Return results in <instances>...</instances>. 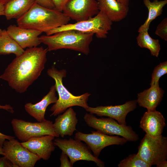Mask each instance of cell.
I'll return each mask as SVG.
<instances>
[{
	"label": "cell",
	"instance_id": "cell-1",
	"mask_svg": "<svg viewBox=\"0 0 167 167\" xmlns=\"http://www.w3.org/2000/svg\"><path fill=\"white\" fill-rule=\"evenodd\" d=\"M47 48H28L8 66L0 79L16 92L22 93L36 80L45 68Z\"/></svg>",
	"mask_w": 167,
	"mask_h": 167
},
{
	"label": "cell",
	"instance_id": "cell-2",
	"mask_svg": "<svg viewBox=\"0 0 167 167\" xmlns=\"http://www.w3.org/2000/svg\"><path fill=\"white\" fill-rule=\"evenodd\" d=\"M71 19L62 12L43 6L36 2L16 22L20 27L46 33L68 24Z\"/></svg>",
	"mask_w": 167,
	"mask_h": 167
},
{
	"label": "cell",
	"instance_id": "cell-3",
	"mask_svg": "<svg viewBox=\"0 0 167 167\" xmlns=\"http://www.w3.org/2000/svg\"><path fill=\"white\" fill-rule=\"evenodd\" d=\"M94 34L74 30H67L50 35L39 36L41 42L47 46L48 51L68 49L80 52L85 55L90 52V45Z\"/></svg>",
	"mask_w": 167,
	"mask_h": 167
},
{
	"label": "cell",
	"instance_id": "cell-4",
	"mask_svg": "<svg viewBox=\"0 0 167 167\" xmlns=\"http://www.w3.org/2000/svg\"><path fill=\"white\" fill-rule=\"evenodd\" d=\"M47 73L54 80L55 89L59 97L49 109L52 112L50 117H55L62 114L72 106H79L85 109L88 106L87 102L91 94L86 92L81 95L75 96L64 85L63 78L66 76V71L65 69L58 70L53 66L47 70Z\"/></svg>",
	"mask_w": 167,
	"mask_h": 167
},
{
	"label": "cell",
	"instance_id": "cell-5",
	"mask_svg": "<svg viewBox=\"0 0 167 167\" xmlns=\"http://www.w3.org/2000/svg\"><path fill=\"white\" fill-rule=\"evenodd\" d=\"M112 23L106 15L99 11L96 15L88 19L62 25L46 33L47 35H50L64 31L74 30L82 32L93 33L98 38L105 39L112 29Z\"/></svg>",
	"mask_w": 167,
	"mask_h": 167
},
{
	"label": "cell",
	"instance_id": "cell-6",
	"mask_svg": "<svg viewBox=\"0 0 167 167\" xmlns=\"http://www.w3.org/2000/svg\"><path fill=\"white\" fill-rule=\"evenodd\" d=\"M137 154L152 166L167 159V138L162 135L152 137L145 134L138 147Z\"/></svg>",
	"mask_w": 167,
	"mask_h": 167
},
{
	"label": "cell",
	"instance_id": "cell-7",
	"mask_svg": "<svg viewBox=\"0 0 167 167\" xmlns=\"http://www.w3.org/2000/svg\"><path fill=\"white\" fill-rule=\"evenodd\" d=\"M84 119L88 126L104 134L121 136L129 141L136 142L139 139L131 126L120 124L111 118H97L93 114L87 113Z\"/></svg>",
	"mask_w": 167,
	"mask_h": 167
},
{
	"label": "cell",
	"instance_id": "cell-8",
	"mask_svg": "<svg viewBox=\"0 0 167 167\" xmlns=\"http://www.w3.org/2000/svg\"><path fill=\"white\" fill-rule=\"evenodd\" d=\"M54 143L67 155L72 165L77 161L84 160L94 162L99 167H105L104 162L95 157L88 145L80 140L57 138L54 139Z\"/></svg>",
	"mask_w": 167,
	"mask_h": 167
},
{
	"label": "cell",
	"instance_id": "cell-9",
	"mask_svg": "<svg viewBox=\"0 0 167 167\" xmlns=\"http://www.w3.org/2000/svg\"><path fill=\"white\" fill-rule=\"evenodd\" d=\"M53 124L52 121L46 119L42 122H32L14 118L11 121L15 136L22 142L32 137L47 135L59 137L55 131Z\"/></svg>",
	"mask_w": 167,
	"mask_h": 167
},
{
	"label": "cell",
	"instance_id": "cell-10",
	"mask_svg": "<svg viewBox=\"0 0 167 167\" xmlns=\"http://www.w3.org/2000/svg\"><path fill=\"white\" fill-rule=\"evenodd\" d=\"M4 155L14 167H33L41 159L36 155L23 146L15 139L6 140L2 147Z\"/></svg>",
	"mask_w": 167,
	"mask_h": 167
},
{
	"label": "cell",
	"instance_id": "cell-11",
	"mask_svg": "<svg viewBox=\"0 0 167 167\" xmlns=\"http://www.w3.org/2000/svg\"><path fill=\"white\" fill-rule=\"evenodd\" d=\"M75 139L84 142L92 151L93 155L98 158L105 147L113 145H122L128 141L123 137L109 135L97 131H92L89 134L77 131L75 134Z\"/></svg>",
	"mask_w": 167,
	"mask_h": 167
},
{
	"label": "cell",
	"instance_id": "cell-12",
	"mask_svg": "<svg viewBox=\"0 0 167 167\" xmlns=\"http://www.w3.org/2000/svg\"><path fill=\"white\" fill-rule=\"evenodd\" d=\"M99 12L96 0H70L62 11L71 19L76 22L93 17Z\"/></svg>",
	"mask_w": 167,
	"mask_h": 167
},
{
	"label": "cell",
	"instance_id": "cell-13",
	"mask_svg": "<svg viewBox=\"0 0 167 167\" xmlns=\"http://www.w3.org/2000/svg\"><path fill=\"white\" fill-rule=\"evenodd\" d=\"M137 104L136 100H134L127 101L120 105L100 106L95 107L88 106L85 109L90 113L100 117H108L116 120L120 124L126 125V116L136 108Z\"/></svg>",
	"mask_w": 167,
	"mask_h": 167
},
{
	"label": "cell",
	"instance_id": "cell-14",
	"mask_svg": "<svg viewBox=\"0 0 167 167\" xmlns=\"http://www.w3.org/2000/svg\"><path fill=\"white\" fill-rule=\"evenodd\" d=\"M6 31L24 49L37 47L41 43L39 36L42 32L39 31L11 25Z\"/></svg>",
	"mask_w": 167,
	"mask_h": 167
},
{
	"label": "cell",
	"instance_id": "cell-15",
	"mask_svg": "<svg viewBox=\"0 0 167 167\" xmlns=\"http://www.w3.org/2000/svg\"><path fill=\"white\" fill-rule=\"evenodd\" d=\"M55 137L45 135L32 138L21 143V145L31 152L36 155L40 159L48 160L55 149L53 140Z\"/></svg>",
	"mask_w": 167,
	"mask_h": 167
},
{
	"label": "cell",
	"instance_id": "cell-16",
	"mask_svg": "<svg viewBox=\"0 0 167 167\" xmlns=\"http://www.w3.org/2000/svg\"><path fill=\"white\" fill-rule=\"evenodd\" d=\"M165 119L163 114L156 110L148 111L141 118L139 126L146 134L152 137L162 135L165 126Z\"/></svg>",
	"mask_w": 167,
	"mask_h": 167
},
{
	"label": "cell",
	"instance_id": "cell-17",
	"mask_svg": "<svg viewBox=\"0 0 167 167\" xmlns=\"http://www.w3.org/2000/svg\"><path fill=\"white\" fill-rule=\"evenodd\" d=\"M58 115L53 124L55 132L62 138L67 135L72 136L76 131L78 122L76 112L71 107Z\"/></svg>",
	"mask_w": 167,
	"mask_h": 167
},
{
	"label": "cell",
	"instance_id": "cell-18",
	"mask_svg": "<svg viewBox=\"0 0 167 167\" xmlns=\"http://www.w3.org/2000/svg\"><path fill=\"white\" fill-rule=\"evenodd\" d=\"M55 85L52 86L48 93L39 102L33 104L27 103L24 105L26 112L38 122L45 121V114L47 107L55 103L58 100Z\"/></svg>",
	"mask_w": 167,
	"mask_h": 167
},
{
	"label": "cell",
	"instance_id": "cell-19",
	"mask_svg": "<svg viewBox=\"0 0 167 167\" xmlns=\"http://www.w3.org/2000/svg\"><path fill=\"white\" fill-rule=\"evenodd\" d=\"M164 93L157 82L138 94L137 103L140 106L146 108L148 111L155 110L161 102Z\"/></svg>",
	"mask_w": 167,
	"mask_h": 167
},
{
	"label": "cell",
	"instance_id": "cell-20",
	"mask_svg": "<svg viewBox=\"0 0 167 167\" xmlns=\"http://www.w3.org/2000/svg\"><path fill=\"white\" fill-rule=\"evenodd\" d=\"M99 11L112 22H118L125 18L129 11L128 6L117 0H97Z\"/></svg>",
	"mask_w": 167,
	"mask_h": 167
},
{
	"label": "cell",
	"instance_id": "cell-21",
	"mask_svg": "<svg viewBox=\"0 0 167 167\" xmlns=\"http://www.w3.org/2000/svg\"><path fill=\"white\" fill-rule=\"evenodd\" d=\"M35 0H12L4 5V15L7 20L18 19L26 13Z\"/></svg>",
	"mask_w": 167,
	"mask_h": 167
},
{
	"label": "cell",
	"instance_id": "cell-22",
	"mask_svg": "<svg viewBox=\"0 0 167 167\" xmlns=\"http://www.w3.org/2000/svg\"><path fill=\"white\" fill-rule=\"evenodd\" d=\"M144 4L147 8L148 14L144 23L139 28L138 32L148 31L151 23L157 17L161 15L163 7L167 4V0H143Z\"/></svg>",
	"mask_w": 167,
	"mask_h": 167
},
{
	"label": "cell",
	"instance_id": "cell-23",
	"mask_svg": "<svg viewBox=\"0 0 167 167\" xmlns=\"http://www.w3.org/2000/svg\"><path fill=\"white\" fill-rule=\"evenodd\" d=\"M24 51V49L9 36L6 30H2L0 38V55L13 54L17 57Z\"/></svg>",
	"mask_w": 167,
	"mask_h": 167
},
{
	"label": "cell",
	"instance_id": "cell-24",
	"mask_svg": "<svg viewBox=\"0 0 167 167\" xmlns=\"http://www.w3.org/2000/svg\"><path fill=\"white\" fill-rule=\"evenodd\" d=\"M148 32L144 31L139 32L136 38L137 44L141 48L149 50L152 56L157 57L161 50L159 40L151 37Z\"/></svg>",
	"mask_w": 167,
	"mask_h": 167
},
{
	"label": "cell",
	"instance_id": "cell-25",
	"mask_svg": "<svg viewBox=\"0 0 167 167\" xmlns=\"http://www.w3.org/2000/svg\"><path fill=\"white\" fill-rule=\"evenodd\" d=\"M118 167H151L150 165L142 159L137 153L130 154L121 161Z\"/></svg>",
	"mask_w": 167,
	"mask_h": 167
},
{
	"label": "cell",
	"instance_id": "cell-26",
	"mask_svg": "<svg viewBox=\"0 0 167 167\" xmlns=\"http://www.w3.org/2000/svg\"><path fill=\"white\" fill-rule=\"evenodd\" d=\"M167 73V61L160 63L154 68L152 75L150 85H152L159 82L160 78Z\"/></svg>",
	"mask_w": 167,
	"mask_h": 167
},
{
	"label": "cell",
	"instance_id": "cell-27",
	"mask_svg": "<svg viewBox=\"0 0 167 167\" xmlns=\"http://www.w3.org/2000/svg\"><path fill=\"white\" fill-rule=\"evenodd\" d=\"M155 34L161 38L167 41V18L163 19L157 26Z\"/></svg>",
	"mask_w": 167,
	"mask_h": 167
},
{
	"label": "cell",
	"instance_id": "cell-28",
	"mask_svg": "<svg viewBox=\"0 0 167 167\" xmlns=\"http://www.w3.org/2000/svg\"><path fill=\"white\" fill-rule=\"evenodd\" d=\"M68 157L66 154L62 151L60 159L61 163L60 167H72L73 166L70 161L69 160Z\"/></svg>",
	"mask_w": 167,
	"mask_h": 167
},
{
	"label": "cell",
	"instance_id": "cell-29",
	"mask_svg": "<svg viewBox=\"0 0 167 167\" xmlns=\"http://www.w3.org/2000/svg\"><path fill=\"white\" fill-rule=\"evenodd\" d=\"M53 3L56 9L62 12L66 4L70 0H51Z\"/></svg>",
	"mask_w": 167,
	"mask_h": 167
},
{
	"label": "cell",
	"instance_id": "cell-30",
	"mask_svg": "<svg viewBox=\"0 0 167 167\" xmlns=\"http://www.w3.org/2000/svg\"><path fill=\"white\" fill-rule=\"evenodd\" d=\"M38 4L45 7L52 9H56L51 0H35Z\"/></svg>",
	"mask_w": 167,
	"mask_h": 167
},
{
	"label": "cell",
	"instance_id": "cell-31",
	"mask_svg": "<svg viewBox=\"0 0 167 167\" xmlns=\"http://www.w3.org/2000/svg\"><path fill=\"white\" fill-rule=\"evenodd\" d=\"M0 167H14L12 162L5 156L0 157Z\"/></svg>",
	"mask_w": 167,
	"mask_h": 167
},
{
	"label": "cell",
	"instance_id": "cell-32",
	"mask_svg": "<svg viewBox=\"0 0 167 167\" xmlns=\"http://www.w3.org/2000/svg\"><path fill=\"white\" fill-rule=\"evenodd\" d=\"M15 138V137L8 135L0 132V146L2 147L3 144L6 140H10Z\"/></svg>",
	"mask_w": 167,
	"mask_h": 167
},
{
	"label": "cell",
	"instance_id": "cell-33",
	"mask_svg": "<svg viewBox=\"0 0 167 167\" xmlns=\"http://www.w3.org/2000/svg\"><path fill=\"white\" fill-rule=\"evenodd\" d=\"M0 109H3L11 113L14 112L13 108L9 105L6 104L4 105H0Z\"/></svg>",
	"mask_w": 167,
	"mask_h": 167
},
{
	"label": "cell",
	"instance_id": "cell-34",
	"mask_svg": "<svg viewBox=\"0 0 167 167\" xmlns=\"http://www.w3.org/2000/svg\"><path fill=\"white\" fill-rule=\"evenodd\" d=\"M4 5L0 2V15H4Z\"/></svg>",
	"mask_w": 167,
	"mask_h": 167
},
{
	"label": "cell",
	"instance_id": "cell-35",
	"mask_svg": "<svg viewBox=\"0 0 167 167\" xmlns=\"http://www.w3.org/2000/svg\"><path fill=\"white\" fill-rule=\"evenodd\" d=\"M121 3L127 6H129L130 0H117Z\"/></svg>",
	"mask_w": 167,
	"mask_h": 167
},
{
	"label": "cell",
	"instance_id": "cell-36",
	"mask_svg": "<svg viewBox=\"0 0 167 167\" xmlns=\"http://www.w3.org/2000/svg\"><path fill=\"white\" fill-rule=\"evenodd\" d=\"M167 166V161H165L164 162H163L157 166H156V167H166Z\"/></svg>",
	"mask_w": 167,
	"mask_h": 167
},
{
	"label": "cell",
	"instance_id": "cell-37",
	"mask_svg": "<svg viewBox=\"0 0 167 167\" xmlns=\"http://www.w3.org/2000/svg\"><path fill=\"white\" fill-rule=\"evenodd\" d=\"M11 0H0V2L5 5Z\"/></svg>",
	"mask_w": 167,
	"mask_h": 167
},
{
	"label": "cell",
	"instance_id": "cell-38",
	"mask_svg": "<svg viewBox=\"0 0 167 167\" xmlns=\"http://www.w3.org/2000/svg\"><path fill=\"white\" fill-rule=\"evenodd\" d=\"M0 155H4V153L2 147L0 146Z\"/></svg>",
	"mask_w": 167,
	"mask_h": 167
},
{
	"label": "cell",
	"instance_id": "cell-39",
	"mask_svg": "<svg viewBox=\"0 0 167 167\" xmlns=\"http://www.w3.org/2000/svg\"><path fill=\"white\" fill-rule=\"evenodd\" d=\"M2 30V29H0V37H1V36Z\"/></svg>",
	"mask_w": 167,
	"mask_h": 167
}]
</instances>
